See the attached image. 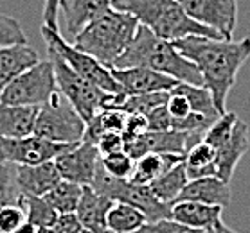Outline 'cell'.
Wrapping results in <instances>:
<instances>
[{"instance_id": "277c9868", "label": "cell", "mask_w": 250, "mask_h": 233, "mask_svg": "<svg viewBox=\"0 0 250 233\" xmlns=\"http://www.w3.org/2000/svg\"><path fill=\"white\" fill-rule=\"evenodd\" d=\"M141 23L128 13L110 9L103 17L88 23L81 33L74 36L72 45L112 69L121 54L130 47Z\"/></svg>"}, {"instance_id": "9c48e42d", "label": "cell", "mask_w": 250, "mask_h": 233, "mask_svg": "<svg viewBox=\"0 0 250 233\" xmlns=\"http://www.w3.org/2000/svg\"><path fill=\"white\" fill-rule=\"evenodd\" d=\"M58 93L56 77L52 63L38 61L34 67L13 79L0 95V103L11 106H27V108H42Z\"/></svg>"}, {"instance_id": "5bb4252c", "label": "cell", "mask_w": 250, "mask_h": 233, "mask_svg": "<svg viewBox=\"0 0 250 233\" xmlns=\"http://www.w3.org/2000/svg\"><path fill=\"white\" fill-rule=\"evenodd\" d=\"M186 135L178 131H146L144 135L125 142V153L139 160L149 153H167L186 156Z\"/></svg>"}, {"instance_id": "4dcf8cb0", "label": "cell", "mask_w": 250, "mask_h": 233, "mask_svg": "<svg viewBox=\"0 0 250 233\" xmlns=\"http://www.w3.org/2000/svg\"><path fill=\"white\" fill-rule=\"evenodd\" d=\"M25 221L34 228H52L58 219V212L45 201V197H25L23 203Z\"/></svg>"}, {"instance_id": "ffe728a7", "label": "cell", "mask_w": 250, "mask_h": 233, "mask_svg": "<svg viewBox=\"0 0 250 233\" xmlns=\"http://www.w3.org/2000/svg\"><path fill=\"white\" fill-rule=\"evenodd\" d=\"M40 61L33 47L25 45H11L0 49V95L6 90L7 85L27 69L34 67Z\"/></svg>"}, {"instance_id": "b9f144b4", "label": "cell", "mask_w": 250, "mask_h": 233, "mask_svg": "<svg viewBox=\"0 0 250 233\" xmlns=\"http://www.w3.org/2000/svg\"><path fill=\"white\" fill-rule=\"evenodd\" d=\"M36 233H54V230H52V228H38Z\"/></svg>"}, {"instance_id": "d590c367", "label": "cell", "mask_w": 250, "mask_h": 233, "mask_svg": "<svg viewBox=\"0 0 250 233\" xmlns=\"http://www.w3.org/2000/svg\"><path fill=\"white\" fill-rule=\"evenodd\" d=\"M146 120H148V131H171V115L166 104L149 111L146 115Z\"/></svg>"}, {"instance_id": "74e56055", "label": "cell", "mask_w": 250, "mask_h": 233, "mask_svg": "<svg viewBox=\"0 0 250 233\" xmlns=\"http://www.w3.org/2000/svg\"><path fill=\"white\" fill-rule=\"evenodd\" d=\"M52 230H54V233H81L83 226H81L76 214H58V219L52 224Z\"/></svg>"}, {"instance_id": "7c38bea8", "label": "cell", "mask_w": 250, "mask_h": 233, "mask_svg": "<svg viewBox=\"0 0 250 233\" xmlns=\"http://www.w3.org/2000/svg\"><path fill=\"white\" fill-rule=\"evenodd\" d=\"M101 163V154L94 143L80 142L67 149L54 160L62 179L72 181L80 187H90Z\"/></svg>"}, {"instance_id": "7a4b0ae2", "label": "cell", "mask_w": 250, "mask_h": 233, "mask_svg": "<svg viewBox=\"0 0 250 233\" xmlns=\"http://www.w3.org/2000/svg\"><path fill=\"white\" fill-rule=\"evenodd\" d=\"M131 67H146L159 74L167 75L176 83L204 86L202 75L193 63L176 51L171 41L162 40L142 25H139L133 41L121 54L112 69L121 70L131 69Z\"/></svg>"}, {"instance_id": "6da1fadb", "label": "cell", "mask_w": 250, "mask_h": 233, "mask_svg": "<svg viewBox=\"0 0 250 233\" xmlns=\"http://www.w3.org/2000/svg\"><path fill=\"white\" fill-rule=\"evenodd\" d=\"M173 45L198 69L220 115L227 113V97L236 85L241 67L250 57V36L239 41L188 36L173 41Z\"/></svg>"}, {"instance_id": "ba28073f", "label": "cell", "mask_w": 250, "mask_h": 233, "mask_svg": "<svg viewBox=\"0 0 250 233\" xmlns=\"http://www.w3.org/2000/svg\"><path fill=\"white\" fill-rule=\"evenodd\" d=\"M42 36H43V41H45L47 51L56 52L58 56L62 57L63 61L67 63L70 69L74 70L76 74H80L83 79H86L88 83L96 85L97 88H101L103 91L106 93H125L123 88L119 86V83L114 79L112 75V70L103 67L101 63L94 59L92 56H88L86 52L76 49L72 43H68L60 31H52V29L42 25L40 29Z\"/></svg>"}, {"instance_id": "8992f818", "label": "cell", "mask_w": 250, "mask_h": 233, "mask_svg": "<svg viewBox=\"0 0 250 233\" xmlns=\"http://www.w3.org/2000/svg\"><path fill=\"white\" fill-rule=\"evenodd\" d=\"M86 122L72 108V104L58 91L47 104L38 108L34 135L54 143L76 145L83 142Z\"/></svg>"}, {"instance_id": "ab89813d", "label": "cell", "mask_w": 250, "mask_h": 233, "mask_svg": "<svg viewBox=\"0 0 250 233\" xmlns=\"http://www.w3.org/2000/svg\"><path fill=\"white\" fill-rule=\"evenodd\" d=\"M38 232V228H34L33 224H31V222H23L22 226L20 228H17V230H15V233H36Z\"/></svg>"}, {"instance_id": "cb8c5ba5", "label": "cell", "mask_w": 250, "mask_h": 233, "mask_svg": "<svg viewBox=\"0 0 250 233\" xmlns=\"http://www.w3.org/2000/svg\"><path fill=\"white\" fill-rule=\"evenodd\" d=\"M188 181L189 178H188V172H186V165L182 161V163L176 165L175 169L166 172L162 178H159L157 181L151 183L149 190H151V194L159 199L160 203L171 206L173 203H176V199L180 197V194L186 188Z\"/></svg>"}, {"instance_id": "8fae6325", "label": "cell", "mask_w": 250, "mask_h": 233, "mask_svg": "<svg viewBox=\"0 0 250 233\" xmlns=\"http://www.w3.org/2000/svg\"><path fill=\"white\" fill-rule=\"evenodd\" d=\"M184 13L194 22L232 40L238 22V0H176Z\"/></svg>"}, {"instance_id": "484cf974", "label": "cell", "mask_w": 250, "mask_h": 233, "mask_svg": "<svg viewBox=\"0 0 250 233\" xmlns=\"http://www.w3.org/2000/svg\"><path fill=\"white\" fill-rule=\"evenodd\" d=\"M126 119H128V115L119 111V109H101L90 122H86L83 142L96 145L97 140L106 133H123Z\"/></svg>"}, {"instance_id": "7bdbcfd3", "label": "cell", "mask_w": 250, "mask_h": 233, "mask_svg": "<svg viewBox=\"0 0 250 233\" xmlns=\"http://www.w3.org/2000/svg\"><path fill=\"white\" fill-rule=\"evenodd\" d=\"M81 233H90V232H88V230H83V232H81Z\"/></svg>"}, {"instance_id": "7402d4cb", "label": "cell", "mask_w": 250, "mask_h": 233, "mask_svg": "<svg viewBox=\"0 0 250 233\" xmlns=\"http://www.w3.org/2000/svg\"><path fill=\"white\" fill-rule=\"evenodd\" d=\"M38 108L0 103V138H22L33 135Z\"/></svg>"}, {"instance_id": "1f68e13d", "label": "cell", "mask_w": 250, "mask_h": 233, "mask_svg": "<svg viewBox=\"0 0 250 233\" xmlns=\"http://www.w3.org/2000/svg\"><path fill=\"white\" fill-rule=\"evenodd\" d=\"M103 169L108 172L110 176L115 179H130L133 171H135V160L125 151L108 154L101 158Z\"/></svg>"}, {"instance_id": "ac0fdd59", "label": "cell", "mask_w": 250, "mask_h": 233, "mask_svg": "<svg viewBox=\"0 0 250 233\" xmlns=\"http://www.w3.org/2000/svg\"><path fill=\"white\" fill-rule=\"evenodd\" d=\"M222 212L223 208L220 206H209L193 201H176L171 205V221L193 230L214 232L218 224H222Z\"/></svg>"}, {"instance_id": "5b68a950", "label": "cell", "mask_w": 250, "mask_h": 233, "mask_svg": "<svg viewBox=\"0 0 250 233\" xmlns=\"http://www.w3.org/2000/svg\"><path fill=\"white\" fill-rule=\"evenodd\" d=\"M204 142L216 149V178L230 183L236 167L250 145L247 122L232 111H227L207 129Z\"/></svg>"}, {"instance_id": "30bf717a", "label": "cell", "mask_w": 250, "mask_h": 233, "mask_svg": "<svg viewBox=\"0 0 250 233\" xmlns=\"http://www.w3.org/2000/svg\"><path fill=\"white\" fill-rule=\"evenodd\" d=\"M72 145L49 142L45 138L29 135L22 138H0V161L15 165H40L54 161Z\"/></svg>"}, {"instance_id": "4316f807", "label": "cell", "mask_w": 250, "mask_h": 233, "mask_svg": "<svg viewBox=\"0 0 250 233\" xmlns=\"http://www.w3.org/2000/svg\"><path fill=\"white\" fill-rule=\"evenodd\" d=\"M81 194H83V187L72 181H67V179H62L43 197L58 214H76Z\"/></svg>"}, {"instance_id": "603a6c76", "label": "cell", "mask_w": 250, "mask_h": 233, "mask_svg": "<svg viewBox=\"0 0 250 233\" xmlns=\"http://www.w3.org/2000/svg\"><path fill=\"white\" fill-rule=\"evenodd\" d=\"M184 165L189 179L216 176V149L202 140L186 153Z\"/></svg>"}, {"instance_id": "2e32d148", "label": "cell", "mask_w": 250, "mask_h": 233, "mask_svg": "<svg viewBox=\"0 0 250 233\" xmlns=\"http://www.w3.org/2000/svg\"><path fill=\"white\" fill-rule=\"evenodd\" d=\"M176 201H193L202 205L227 208L232 203V190H230V183L222 181L216 176L189 179Z\"/></svg>"}, {"instance_id": "d4e9b609", "label": "cell", "mask_w": 250, "mask_h": 233, "mask_svg": "<svg viewBox=\"0 0 250 233\" xmlns=\"http://www.w3.org/2000/svg\"><path fill=\"white\" fill-rule=\"evenodd\" d=\"M148 222V217L139 208L115 201L106 215V226L110 233H135Z\"/></svg>"}, {"instance_id": "f546056e", "label": "cell", "mask_w": 250, "mask_h": 233, "mask_svg": "<svg viewBox=\"0 0 250 233\" xmlns=\"http://www.w3.org/2000/svg\"><path fill=\"white\" fill-rule=\"evenodd\" d=\"M176 90L184 93L186 99L191 104V109L193 113L205 115V117H210V119H220L222 115L214 106V99L210 95V91L205 88V86H196V85H186V83H178L175 86Z\"/></svg>"}, {"instance_id": "836d02e7", "label": "cell", "mask_w": 250, "mask_h": 233, "mask_svg": "<svg viewBox=\"0 0 250 233\" xmlns=\"http://www.w3.org/2000/svg\"><path fill=\"white\" fill-rule=\"evenodd\" d=\"M25 222L22 206H2L0 208V233H15Z\"/></svg>"}, {"instance_id": "44dd1931", "label": "cell", "mask_w": 250, "mask_h": 233, "mask_svg": "<svg viewBox=\"0 0 250 233\" xmlns=\"http://www.w3.org/2000/svg\"><path fill=\"white\" fill-rule=\"evenodd\" d=\"M184 161L182 154H167V153H149L135 160V171L131 174L130 181L142 187H149L153 181L162 178L166 172L175 169L178 163Z\"/></svg>"}, {"instance_id": "3957f363", "label": "cell", "mask_w": 250, "mask_h": 233, "mask_svg": "<svg viewBox=\"0 0 250 233\" xmlns=\"http://www.w3.org/2000/svg\"><path fill=\"white\" fill-rule=\"evenodd\" d=\"M112 7L131 15L142 27L171 43L188 36L225 40L220 33L189 18L176 0H114Z\"/></svg>"}, {"instance_id": "d6986e66", "label": "cell", "mask_w": 250, "mask_h": 233, "mask_svg": "<svg viewBox=\"0 0 250 233\" xmlns=\"http://www.w3.org/2000/svg\"><path fill=\"white\" fill-rule=\"evenodd\" d=\"M114 203L115 201L97 194L92 187H83L80 205L76 210L83 230H88L90 233H110L106 226V215Z\"/></svg>"}, {"instance_id": "83f0119b", "label": "cell", "mask_w": 250, "mask_h": 233, "mask_svg": "<svg viewBox=\"0 0 250 233\" xmlns=\"http://www.w3.org/2000/svg\"><path fill=\"white\" fill-rule=\"evenodd\" d=\"M25 196L20 190L17 179V165L0 161V208L2 206H22Z\"/></svg>"}, {"instance_id": "d6a6232c", "label": "cell", "mask_w": 250, "mask_h": 233, "mask_svg": "<svg viewBox=\"0 0 250 233\" xmlns=\"http://www.w3.org/2000/svg\"><path fill=\"white\" fill-rule=\"evenodd\" d=\"M27 36L18 20L7 15H0V49L11 45H25Z\"/></svg>"}, {"instance_id": "f1b7e54d", "label": "cell", "mask_w": 250, "mask_h": 233, "mask_svg": "<svg viewBox=\"0 0 250 233\" xmlns=\"http://www.w3.org/2000/svg\"><path fill=\"white\" fill-rule=\"evenodd\" d=\"M169 91H157V93H142V95H126L114 109H119L126 115H146L159 106L167 103Z\"/></svg>"}, {"instance_id": "e0dca14e", "label": "cell", "mask_w": 250, "mask_h": 233, "mask_svg": "<svg viewBox=\"0 0 250 233\" xmlns=\"http://www.w3.org/2000/svg\"><path fill=\"white\" fill-rule=\"evenodd\" d=\"M17 179L25 197H43L62 181V176L54 161H45L40 165H17Z\"/></svg>"}, {"instance_id": "f35d334b", "label": "cell", "mask_w": 250, "mask_h": 233, "mask_svg": "<svg viewBox=\"0 0 250 233\" xmlns=\"http://www.w3.org/2000/svg\"><path fill=\"white\" fill-rule=\"evenodd\" d=\"M58 13H60V0H45L42 25H45L52 31H58Z\"/></svg>"}, {"instance_id": "52a82bcc", "label": "cell", "mask_w": 250, "mask_h": 233, "mask_svg": "<svg viewBox=\"0 0 250 233\" xmlns=\"http://www.w3.org/2000/svg\"><path fill=\"white\" fill-rule=\"evenodd\" d=\"M47 54H49V61L52 63V69H54L58 91L72 104V108L80 113L81 119L85 122H90L101 109H104L108 103V97L114 93H106L101 88H97L96 85L83 79L56 52L47 51Z\"/></svg>"}, {"instance_id": "9a60e30c", "label": "cell", "mask_w": 250, "mask_h": 233, "mask_svg": "<svg viewBox=\"0 0 250 233\" xmlns=\"http://www.w3.org/2000/svg\"><path fill=\"white\" fill-rule=\"evenodd\" d=\"M114 0H60V11L63 13L67 35L74 36L83 29L112 9Z\"/></svg>"}, {"instance_id": "8d00e7d4", "label": "cell", "mask_w": 250, "mask_h": 233, "mask_svg": "<svg viewBox=\"0 0 250 233\" xmlns=\"http://www.w3.org/2000/svg\"><path fill=\"white\" fill-rule=\"evenodd\" d=\"M148 131V120L144 115H128L126 119L125 131H123V137H125V142L128 140H133V138L141 137Z\"/></svg>"}, {"instance_id": "60d3db41", "label": "cell", "mask_w": 250, "mask_h": 233, "mask_svg": "<svg viewBox=\"0 0 250 233\" xmlns=\"http://www.w3.org/2000/svg\"><path fill=\"white\" fill-rule=\"evenodd\" d=\"M214 233H238V232H234L232 228H229V226H225V224H218L216 226V230H214Z\"/></svg>"}, {"instance_id": "e575fe53", "label": "cell", "mask_w": 250, "mask_h": 233, "mask_svg": "<svg viewBox=\"0 0 250 233\" xmlns=\"http://www.w3.org/2000/svg\"><path fill=\"white\" fill-rule=\"evenodd\" d=\"M96 147L101 154V158L108 156V154L119 153V151H125V137H123V133H106L97 140Z\"/></svg>"}, {"instance_id": "4fadbf2b", "label": "cell", "mask_w": 250, "mask_h": 233, "mask_svg": "<svg viewBox=\"0 0 250 233\" xmlns=\"http://www.w3.org/2000/svg\"><path fill=\"white\" fill-rule=\"evenodd\" d=\"M114 79L119 83L126 95H142V93H157L171 91L178 83L167 75L159 74L146 67H131V69H112Z\"/></svg>"}]
</instances>
